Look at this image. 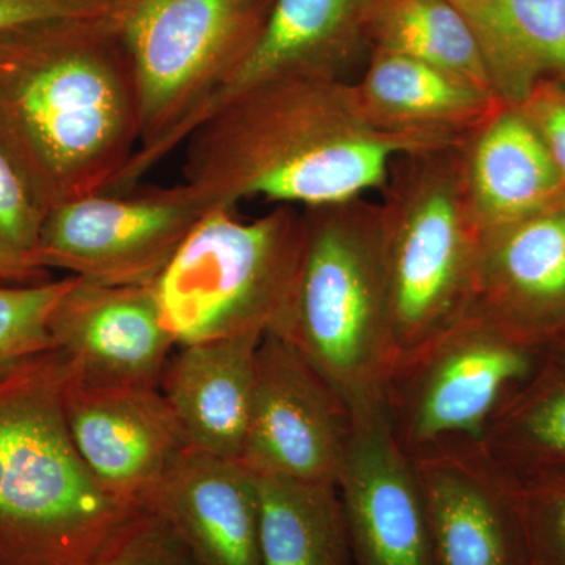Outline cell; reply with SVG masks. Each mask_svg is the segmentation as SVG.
Segmentation results:
<instances>
[{
  "label": "cell",
  "instance_id": "25",
  "mask_svg": "<svg viewBox=\"0 0 565 565\" xmlns=\"http://www.w3.org/2000/svg\"><path fill=\"white\" fill-rule=\"evenodd\" d=\"M76 277L0 285V377L32 356L54 349L51 316Z\"/></svg>",
  "mask_w": 565,
  "mask_h": 565
},
{
  "label": "cell",
  "instance_id": "11",
  "mask_svg": "<svg viewBox=\"0 0 565 565\" xmlns=\"http://www.w3.org/2000/svg\"><path fill=\"white\" fill-rule=\"evenodd\" d=\"M408 457L437 565H534L514 478L481 441Z\"/></svg>",
  "mask_w": 565,
  "mask_h": 565
},
{
  "label": "cell",
  "instance_id": "6",
  "mask_svg": "<svg viewBox=\"0 0 565 565\" xmlns=\"http://www.w3.org/2000/svg\"><path fill=\"white\" fill-rule=\"evenodd\" d=\"M305 211L278 204L244 221L234 210L203 215L154 282L177 348L291 327L302 267Z\"/></svg>",
  "mask_w": 565,
  "mask_h": 565
},
{
  "label": "cell",
  "instance_id": "26",
  "mask_svg": "<svg viewBox=\"0 0 565 565\" xmlns=\"http://www.w3.org/2000/svg\"><path fill=\"white\" fill-rule=\"evenodd\" d=\"M511 475L525 519L533 564L565 565V468Z\"/></svg>",
  "mask_w": 565,
  "mask_h": 565
},
{
  "label": "cell",
  "instance_id": "22",
  "mask_svg": "<svg viewBox=\"0 0 565 565\" xmlns=\"http://www.w3.org/2000/svg\"><path fill=\"white\" fill-rule=\"evenodd\" d=\"M253 476L262 565H355L338 484Z\"/></svg>",
  "mask_w": 565,
  "mask_h": 565
},
{
  "label": "cell",
  "instance_id": "27",
  "mask_svg": "<svg viewBox=\"0 0 565 565\" xmlns=\"http://www.w3.org/2000/svg\"><path fill=\"white\" fill-rule=\"evenodd\" d=\"M93 565H200L172 527L147 508L122 520Z\"/></svg>",
  "mask_w": 565,
  "mask_h": 565
},
{
  "label": "cell",
  "instance_id": "23",
  "mask_svg": "<svg viewBox=\"0 0 565 565\" xmlns=\"http://www.w3.org/2000/svg\"><path fill=\"white\" fill-rule=\"evenodd\" d=\"M481 444L514 475L565 468V348L545 353L505 397Z\"/></svg>",
  "mask_w": 565,
  "mask_h": 565
},
{
  "label": "cell",
  "instance_id": "7",
  "mask_svg": "<svg viewBox=\"0 0 565 565\" xmlns=\"http://www.w3.org/2000/svg\"><path fill=\"white\" fill-rule=\"evenodd\" d=\"M275 0H143L126 21L140 145L114 192L132 191L163 145L258 46Z\"/></svg>",
  "mask_w": 565,
  "mask_h": 565
},
{
  "label": "cell",
  "instance_id": "9",
  "mask_svg": "<svg viewBox=\"0 0 565 565\" xmlns=\"http://www.w3.org/2000/svg\"><path fill=\"white\" fill-rule=\"evenodd\" d=\"M210 211L184 182L95 193L44 215L35 262L98 285H152Z\"/></svg>",
  "mask_w": 565,
  "mask_h": 565
},
{
  "label": "cell",
  "instance_id": "31",
  "mask_svg": "<svg viewBox=\"0 0 565 565\" xmlns=\"http://www.w3.org/2000/svg\"><path fill=\"white\" fill-rule=\"evenodd\" d=\"M46 280H51L50 270L32 259L0 250V285H33Z\"/></svg>",
  "mask_w": 565,
  "mask_h": 565
},
{
  "label": "cell",
  "instance_id": "21",
  "mask_svg": "<svg viewBox=\"0 0 565 565\" xmlns=\"http://www.w3.org/2000/svg\"><path fill=\"white\" fill-rule=\"evenodd\" d=\"M498 98L519 106L546 79H565V0H479L468 18Z\"/></svg>",
  "mask_w": 565,
  "mask_h": 565
},
{
  "label": "cell",
  "instance_id": "14",
  "mask_svg": "<svg viewBox=\"0 0 565 565\" xmlns=\"http://www.w3.org/2000/svg\"><path fill=\"white\" fill-rule=\"evenodd\" d=\"M338 479L355 565H437L422 490L384 405L352 415Z\"/></svg>",
  "mask_w": 565,
  "mask_h": 565
},
{
  "label": "cell",
  "instance_id": "18",
  "mask_svg": "<svg viewBox=\"0 0 565 565\" xmlns=\"http://www.w3.org/2000/svg\"><path fill=\"white\" fill-rule=\"evenodd\" d=\"M263 337L245 333L174 349L159 390L189 448L234 462L243 459Z\"/></svg>",
  "mask_w": 565,
  "mask_h": 565
},
{
  "label": "cell",
  "instance_id": "28",
  "mask_svg": "<svg viewBox=\"0 0 565 565\" xmlns=\"http://www.w3.org/2000/svg\"><path fill=\"white\" fill-rule=\"evenodd\" d=\"M43 221L28 185L0 148V250L36 263Z\"/></svg>",
  "mask_w": 565,
  "mask_h": 565
},
{
  "label": "cell",
  "instance_id": "29",
  "mask_svg": "<svg viewBox=\"0 0 565 565\" xmlns=\"http://www.w3.org/2000/svg\"><path fill=\"white\" fill-rule=\"evenodd\" d=\"M143 0H0V35L44 22L132 9Z\"/></svg>",
  "mask_w": 565,
  "mask_h": 565
},
{
  "label": "cell",
  "instance_id": "5",
  "mask_svg": "<svg viewBox=\"0 0 565 565\" xmlns=\"http://www.w3.org/2000/svg\"><path fill=\"white\" fill-rule=\"evenodd\" d=\"M463 143L401 156L382 189L390 370L448 332L473 300L484 233L468 199Z\"/></svg>",
  "mask_w": 565,
  "mask_h": 565
},
{
  "label": "cell",
  "instance_id": "10",
  "mask_svg": "<svg viewBox=\"0 0 565 565\" xmlns=\"http://www.w3.org/2000/svg\"><path fill=\"white\" fill-rule=\"evenodd\" d=\"M352 429L348 404L303 352L264 334L241 463L256 476L338 484Z\"/></svg>",
  "mask_w": 565,
  "mask_h": 565
},
{
  "label": "cell",
  "instance_id": "12",
  "mask_svg": "<svg viewBox=\"0 0 565 565\" xmlns=\"http://www.w3.org/2000/svg\"><path fill=\"white\" fill-rule=\"evenodd\" d=\"M65 415L77 452L118 503L140 508L189 448L156 386H65Z\"/></svg>",
  "mask_w": 565,
  "mask_h": 565
},
{
  "label": "cell",
  "instance_id": "16",
  "mask_svg": "<svg viewBox=\"0 0 565 565\" xmlns=\"http://www.w3.org/2000/svg\"><path fill=\"white\" fill-rule=\"evenodd\" d=\"M381 0H275L258 46L241 70L193 111L163 145L159 163L226 99L262 82L289 76L351 81L371 54L370 31ZM352 82V81H351Z\"/></svg>",
  "mask_w": 565,
  "mask_h": 565
},
{
  "label": "cell",
  "instance_id": "13",
  "mask_svg": "<svg viewBox=\"0 0 565 565\" xmlns=\"http://www.w3.org/2000/svg\"><path fill=\"white\" fill-rule=\"evenodd\" d=\"M55 351L76 381L99 386H156L177 343L163 321L156 285L74 280L51 316Z\"/></svg>",
  "mask_w": 565,
  "mask_h": 565
},
{
  "label": "cell",
  "instance_id": "4",
  "mask_svg": "<svg viewBox=\"0 0 565 565\" xmlns=\"http://www.w3.org/2000/svg\"><path fill=\"white\" fill-rule=\"evenodd\" d=\"M305 211L307 233L292 341L352 415L384 405L392 315L379 203L364 199Z\"/></svg>",
  "mask_w": 565,
  "mask_h": 565
},
{
  "label": "cell",
  "instance_id": "20",
  "mask_svg": "<svg viewBox=\"0 0 565 565\" xmlns=\"http://www.w3.org/2000/svg\"><path fill=\"white\" fill-rule=\"evenodd\" d=\"M465 181L482 233L565 204V184L523 111L504 104L463 143Z\"/></svg>",
  "mask_w": 565,
  "mask_h": 565
},
{
  "label": "cell",
  "instance_id": "3",
  "mask_svg": "<svg viewBox=\"0 0 565 565\" xmlns=\"http://www.w3.org/2000/svg\"><path fill=\"white\" fill-rule=\"evenodd\" d=\"M68 377L55 349L0 377V565H93L136 509L111 498L77 452Z\"/></svg>",
  "mask_w": 565,
  "mask_h": 565
},
{
  "label": "cell",
  "instance_id": "1",
  "mask_svg": "<svg viewBox=\"0 0 565 565\" xmlns=\"http://www.w3.org/2000/svg\"><path fill=\"white\" fill-rule=\"evenodd\" d=\"M136 7L0 35V148L44 215L114 192L139 148Z\"/></svg>",
  "mask_w": 565,
  "mask_h": 565
},
{
  "label": "cell",
  "instance_id": "8",
  "mask_svg": "<svg viewBox=\"0 0 565 565\" xmlns=\"http://www.w3.org/2000/svg\"><path fill=\"white\" fill-rule=\"evenodd\" d=\"M542 353L473 313L390 370L384 408L405 455L481 441Z\"/></svg>",
  "mask_w": 565,
  "mask_h": 565
},
{
  "label": "cell",
  "instance_id": "17",
  "mask_svg": "<svg viewBox=\"0 0 565 565\" xmlns=\"http://www.w3.org/2000/svg\"><path fill=\"white\" fill-rule=\"evenodd\" d=\"M140 508L172 527L200 565H262L255 476L188 448Z\"/></svg>",
  "mask_w": 565,
  "mask_h": 565
},
{
  "label": "cell",
  "instance_id": "24",
  "mask_svg": "<svg viewBox=\"0 0 565 565\" xmlns=\"http://www.w3.org/2000/svg\"><path fill=\"white\" fill-rule=\"evenodd\" d=\"M370 41L371 52L407 55L494 93L478 36L451 0H381Z\"/></svg>",
  "mask_w": 565,
  "mask_h": 565
},
{
  "label": "cell",
  "instance_id": "30",
  "mask_svg": "<svg viewBox=\"0 0 565 565\" xmlns=\"http://www.w3.org/2000/svg\"><path fill=\"white\" fill-rule=\"evenodd\" d=\"M516 107L544 141L565 184V79L539 82Z\"/></svg>",
  "mask_w": 565,
  "mask_h": 565
},
{
  "label": "cell",
  "instance_id": "32",
  "mask_svg": "<svg viewBox=\"0 0 565 565\" xmlns=\"http://www.w3.org/2000/svg\"><path fill=\"white\" fill-rule=\"evenodd\" d=\"M452 3L462 11L463 17L470 18L471 13L476 10V7H478L479 0H451Z\"/></svg>",
  "mask_w": 565,
  "mask_h": 565
},
{
  "label": "cell",
  "instance_id": "19",
  "mask_svg": "<svg viewBox=\"0 0 565 565\" xmlns=\"http://www.w3.org/2000/svg\"><path fill=\"white\" fill-rule=\"evenodd\" d=\"M353 88L379 128L444 147L463 143L505 104L456 74L384 51L371 52Z\"/></svg>",
  "mask_w": 565,
  "mask_h": 565
},
{
  "label": "cell",
  "instance_id": "15",
  "mask_svg": "<svg viewBox=\"0 0 565 565\" xmlns=\"http://www.w3.org/2000/svg\"><path fill=\"white\" fill-rule=\"evenodd\" d=\"M468 313L542 355L565 348V204L484 234Z\"/></svg>",
  "mask_w": 565,
  "mask_h": 565
},
{
  "label": "cell",
  "instance_id": "2",
  "mask_svg": "<svg viewBox=\"0 0 565 565\" xmlns=\"http://www.w3.org/2000/svg\"><path fill=\"white\" fill-rule=\"evenodd\" d=\"M181 148L182 182L210 210L252 200L311 210L382 191L397 158L444 145L379 128L351 81L289 76L236 93Z\"/></svg>",
  "mask_w": 565,
  "mask_h": 565
}]
</instances>
